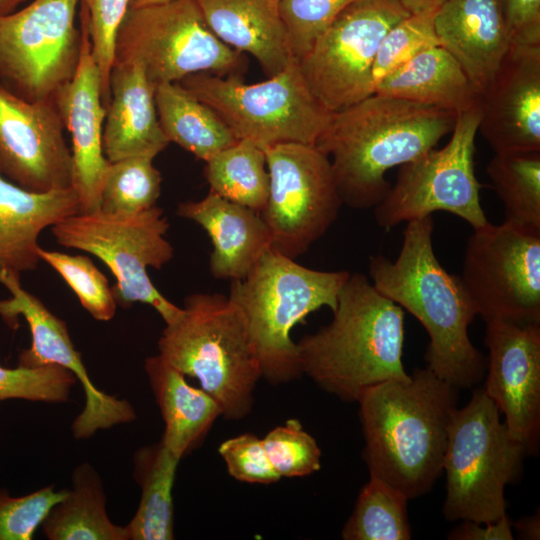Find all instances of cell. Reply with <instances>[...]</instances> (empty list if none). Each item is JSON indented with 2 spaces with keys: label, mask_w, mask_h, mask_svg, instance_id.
Listing matches in <instances>:
<instances>
[{
  "label": "cell",
  "mask_w": 540,
  "mask_h": 540,
  "mask_svg": "<svg viewBox=\"0 0 540 540\" xmlns=\"http://www.w3.org/2000/svg\"><path fill=\"white\" fill-rule=\"evenodd\" d=\"M41 525L50 540H128L126 527L108 517L102 481L88 463L75 468L72 488Z\"/></svg>",
  "instance_id": "obj_29"
},
{
  "label": "cell",
  "mask_w": 540,
  "mask_h": 540,
  "mask_svg": "<svg viewBox=\"0 0 540 540\" xmlns=\"http://www.w3.org/2000/svg\"><path fill=\"white\" fill-rule=\"evenodd\" d=\"M263 150L269 195L260 216L270 248L296 259L328 231L343 205L331 163L312 144L278 143Z\"/></svg>",
  "instance_id": "obj_12"
},
{
  "label": "cell",
  "mask_w": 540,
  "mask_h": 540,
  "mask_svg": "<svg viewBox=\"0 0 540 540\" xmlns=\"http://www.w3.org/2000/svg\"><path fill=\"white\" fill-rule=\"evenodd\" d=\"M331 322L297 344L302 374L343 401L369 388L408 380L402 356L404 310L361 273L341 288Z\"/></svg>",
  "instance_id": "obj_4"
},
{
  "label": "cell",
  "mask_w": 540,
  "mask_h": 540,
  "mask_svg": "<svg viewBox=\"0 0 540 540\" xmlns=\"http://www.w3.org/2000/svg\"><path fill=\"white\" fill-rule=\"evenodd\" d=\"M27 0H0V14H6L15 11L18 5Z\"/></svg>",
  "instance_id": "obj_47"
},
{
  "label": "cell",
  "mask_w": 540,
  "mask_h": 540,
  "mask_svg": "<svg viewBox=\"0 0 540 540\" xmlns=\"http://www.w3.org/2000/svg\"><path fill=\"white\" fill-rule=\"evenodd\" d=\"M171 0H130V8H139L145 6L159 5Z\"/></svg>",
  "instance_id": "obj_48"
},
{
  "label": "cell",
  "mask_w": 540,
  "mask_h": 540,
  "mask_svg": "<svg viewBox=\"0 0 540 540\" xmlns=\"http://www.w3.org/2000/svg\"><path fill=\"white\" fill-rule=\"evenodd\" d=\"M0 284L11 294L8 299H0L2 320L15 329L21 316L31 332V346L20 351L18 366L37 368L59 365L71 371L83 387L85 404L73 421L74 437L78 440L88 439L97 430L132 422L136 418L132 405L127 400L99 390L90 380L66 323L50 312L39 298L23 289L20 278L5 276Z\"/></svg>",
  "instance_id": "obj_16"
},
{
  "label": "cell",
  "mask_w": 540,
  "mask_h": 540,
  "mask_svg": "<svg viewBox=\"0 0 540 540\" xmlns=\"http://www.w3.org/2000/svg\"><path fill=\"white\" fill-rule=\"evenodd\" d=\"M145 371L165 424L161 442L181 460L222 416L221 408L202 388L188 384L185 375L159 354L145 360Z\"/></svg>",
  "instance_id": "obj_27"
},
{
  "label": "cell",
  "mask_w": 540,
  "mask_h": 540,
  "mask_svg": "<svg viewBox=\"0 0 540 540\" xmlns=\"http://www.w3.org/2000/svg\"><path fill=\"white\" fill-rule=\"evenodd\" d=\"M262 443L280 477H303L321 468L320 448L297 419L269 431Z\"/></svg>",
  "instance_id": "obj_39"
},
{
  "label": "cell",
  "mask_w": 540,
  "mask_h": 540,
  "mask_svg": "<svg viewBox=\"0 0 540 540\" xmlns=\"http://www.w3.org/2000/svg\"><path fill=\"white\" fill-rule=\"evenodd\" d=\"M460 279L485 322L540 324V233L505 222L473 229Z\"/></svg>",
  "instance_id": "obj_15"
},
{
  "label": "cell",
  "mask_w": 540,
  "mask_h": 540,
  "mask_svg": "<svg viewBox=\"0 0 540 540\" xmlns=\"http://www.w3.org/2000/svg\"><path fill=\"white\" fill-rule=\"evenodd\" d=\"M356 0H278L292 56L298 61L330 26L335 18Z\"/></svg>",
  "instance_id": "obj_38"
},
{
  "label": "cell",
  "mask_w": 540,
  "mask_h": 540,
  "mask_svg": "<svg viewBox=\"0 0 540 540\" xmlns=\"http://www.w3.org/2000/svg\"><path fill=\"white\" fill-rule=\"evenodd\" d=\"M155 89L141 65L113 64L103 128V151L109 162L134 156L155 158L170 143L159 123Z\"/></svg>",
  "instance_id": "obj_22"
},
{
  "label": "cell",
  "mask_w": 540,
  "mask_h": 540,
  "mask_svg": "<svg viewBox=\"0 0 540 540\" xmlns=\"http://www.w3.org/2000/svg\"><path fill=\"white\" fill-rule=\"evenodd\" d=\"M218 451L228 473L238 481L270 484L281 478L270 463L262 440L251 433L225 440Z\"/></svg>",
  "instance_id": "obj_42"
},
{
  "label": "cell",
  "mask_w": 540,
  "mask_h": 540,
  "mask_svg": "<svg viewBox=\"0 0 540 540\" xmlns=\"http://www.w3.org/2000/svg\"><path fill=\"white\" fill-rule=\"evenodd\" d=\"M115 62L141 65L155 87L195 73L242 76L247 69L243 53L216 37L193 0L129 8L117 34Z\"/></svg>",
  "instance_id": "obj_10"
},
{
  "label": "cell",
  "mask_w": 540,
  "mask_h": 540,
  "mask_svg": "<svg viewBox=\"0 0 540 540\" xmlns=\"http://www.w3.org/2000/svg\"><path fill=\"white\" fill-rule=\"evenodd\" d=\"M479 110L478 132L495 153L540 151V45L511 43Z\"/></svg>",
  "instance_id": "obj_20"
},
{
  "label": "cell",
  "mask_w": 540,
  "mask_h": 540,
  "mask_svg": "<svg viewBox=\"0 0 540 540\" xmlns=\"http://www.w3.org/2000/svg\"><path fill=\"white\" fill-rule=\"evenodd\" d=\"M158 350L171 366L199 381L223 417L249 414L261 370L243 315L228 296L188 295L179 317L164 328Z\"/></svg>",
  "instance_id": "obj_6"
},
{
  "label": "cell",
  "mask_w": 540,
  "mask_h": 540,
  "mask_svg": "<svg viewBox=\"0 0 540 540\" xmlns=\"http://www.w3.org/2000/svg\"><path fill=\"white\" fill-rule=\"evenodd\" d=\"M349 275L311 269L268 248L244 279L231 281L228 297L243 315L264 379L282 384L303 375L291 330L322 307L334 311Z\"/></svg>",
  "instance_id": "obj_5"
},
{
  "label": "cell",
  "mask_w": 540,
  "mask_h": 540,
  "mask_svg": "<svg viewBox=\"0 0 540 540\" xmlns=\"http://www.w3.org/2000/svg\"><path fill=\"white\" fill-rule=\"evenodd\" d=\"M479 107L457 114L448 143L401 166L395 184L374 207L377 224L385 230L436 211L456 215L477 229L489 221L480 202L475 176V138Z\"/></svg>",
  "instance_id": "obj_11"
},
{
  "label": "cell",
  "mask_w": 540,
  "mask_h": 540,
  "mask_svg": "<svg viewBox=\"0 0 540 540\" xmlns=\"http://www.w3.org/2000/svg\"><path fill=\"white\" fill-rule=\"evenodd\" d=\"M374 93L437 107L456 114L479 107L480 92L457 60L440 44L430 45L382 78Z\"/></svg>",
  "instance_id": "obj_26"
},
{
  "label": "cell",
  "mask_w": 540,
  "mask_h": 540,
  "mask_svg": "<svg viewBox=\"0 0 540 540\" xmlns=\"http://www.w3.org/2000/svg\"><path fill=\"white\" fill-rule=\"evenodd\" d=\"M41 261L51 266L68 284L79 299L81 306L96 320H111L117 308L106 276L84 255L37 250Z\"/></svg>",
  "instance_id": "obj_35"
},
{
  "label": "cell",
  "mask_w": 540,
  "mask_h": 540,
  "mask_svg": "<svg viewBox=\"0 0 540 540\" xmlns=\"http://www.w3.org/2000/svg\"><path fill=\"white\" fill-rule=\"evenodd\" d=\"M67 489L46 486L24 496H11L0 489V540H31L50 509L61 501Z\"/></svg>",
  "instance_id": "obj_41"
},
{
  "label": "cell",
  "mask_w": 540,
  "mask_h": 540,
  "mask_svg": "<svg viewBox=\"0 0 540 540\" xmlns=\"http://www.w3.org/2000/svg\"><path fill=\"white\" fill-rule=\"evenodd\" d=\"M155 104L168 141L198 159L206 162L238 141L217 113L179 82L158 85Z\"/></svg>",
  "instance_id": "obj_28"
},
{
  "label": "cell",
  "mask_w": 540,
  "mask_h": 540,
  "mask_svg": "<svg viewBox=\"0 0 540 540\" xmlns=\"http://www.w3.org/2000/svg\"><path fill=\"white\" fill-rule=\"evenodd\" d=\"M485 345L489 356L482 389L529 453L540 431V324L486 322Z\"/></svg>",
  "instance_id": "obj_18"
},
{
  "label": "cell",
  "mask_w": 540,
  "mask_h": 540,
  "mask_svg": "<svg viewBox=\"0 0 540 540\" xmlns=\"http://www.w3.org/2000/svg\"><path fill=\"white\" fill-rule=\"evenodd\" d=\"M54 99L26 100L0 82V173L32 192L71 187V149Z\"/></svg>",
  "instance_id": "obj_17"
},
{
  "label": "cell",
  "mask_w": 540,
  "mask_h": 540,
  "mask_svg": "<svg viewBox=\"0 0 540 540\" xmlns=\"http://www.w3.org/2000/svg\"><path fill=\"white\" fill-rule=\"evenodd\" d=\"M76 381L71 371L55 364L37 368L0 365V401L66 402Z\"/></svg>",
  "instance_id": "obj_37"
},
{
  "label": "cell",
  "mask_w": 540,
  "mask_h": 540,
  "mask_svg": "<svg viewBox=\"0 0 540 540\" xmlns=\"http://www.w3.org/2000/svg\"><path fill=\"white\" fill-rule=\"evenodd\" d=\"M79 212L72 187L32 192L0 173V280L35 270L41 261L37 253L41 232Z\"/></svg>",
  "instance_id": "obj_23"
},
{
  "label": "cell",
  "mask_w": 540,
  "mask_h": 540,
  "mask_svg": "<svg viewBox=\"0 0 540 540\" xmlns=\"http://www.w3.org/2000/svg\"><path fill=\"white\" fill-rule=\"evenodd\" d=\"M209 29L229 47L253 56L274 76L295 59L276 0H193Z\"/></svg>",
  "instance_id": "obj_25"
},
{
  "label": "cell",
  "mask_w": 540,
  "mask_h": 540,
  "mask_svg": "<svg viewBox=\"0 0 540 540\" xmlns=\"http://www.w3.org/2000/svg\"><path fill=\"white\" fill-rule=\"evenodd\" d=\"M177 215L194 221L212 242L210 272L216 279L242 280L270 248L260 214L211 191L198 201L178 205Z\"/></svg>",
  "instance_id": "obj_24"
},
{
  "label": "cell",
  "mask_w": 540,
  "mask_h": 540,
  "mask_svg": "<svg viewBox=\"0 0 540 540\" xmlns=\"http://www.w3.org/2000/svg\"><path fill=\"white\" fill-rule=\"evenodd\" d=\"M407 496L389 483L370 476L353 513L344 525V540H409Z\"/></svg>",
  "instance_id": "obj_33"
},
{
  "label": "cell",
  "mask_w": 540,
  "mask_h": 540,
  "mask_svg": "<svg viewBox=\"0 0 540 540\" xmlns=\"http://www.w3.org/2000/svg\"><path fill=\"white\" fill-rule=\"evenodd\" d=\"M539 514L529 516L519 520L515 524V528L519 533V536L525 539H539L540 526H539Z\"/></svg>",
  "instance_id": "obj_45"
},
{
  "label": "cell",
  "mask_w": 540,
  "mask_h": 540,
  "mask_svg": "<svg viewBox=\"0 0 540 540\" xmlns=\"http://www.w3.org/2000/svg\"><path fill=\"white\" fill-rule=\"evenodd\" d=\"M410 14L436 10L445 0H395Z\"/></svg>",
  "instance_id": "obj_46"
},
{
  "label": "cell",
  "mask_w": 540,
  "mask_h": 540,
  "mask_svg": "<svg viewBox=\"0 0 540 540\" xmlns=\"http://www.w3.org/2000/svg\"><path fill=\"white\" fill-rule=\"evenodd\" d=\"M527 448L515 440L483 389L456 408L443 459L448 521L490 523L506 514L505 487L520 472Z\"/></svg>",
  "instance_id": "obj_7"
},
{
  "label": "cell",
  "mask_w": 540,
  "mask_h": 540,
  "mask_svg": "<svg viewBox=\"0 0 540 540\" xmlns=\"http://www.w3.org/2000/svg\"><path fill=\"white\" fill-rule=\"evenodd\" d=\"M512 44L540 45V0H500Z\"/></svg>",
  "instance_id": "obj_43"
},
{
  "label": "cell",
  "mask_w": 540,
  "mask_h": 540,
  "mask_svg": "<svg viewBox=\"0 0 540 540\" xmlns=\"http://www.w3.org/2000/svg\"><path fill=\"white\" fill-rule=\"evenodd\" d=\"M80 6L86 13L92 53L100 73L102 99L107 108L116 38L130 0H80Z\"/></svg>",
  "instance_id": "obj_40"
},
{
  "label": "cell",
  "mask_w": 540,
  "mask_h": 540,
  "mask_svg": "<svg viewBox=\"0 0 540 540\" xmlns=\"http://www.w3.org/2000/svg\"><path fill=\"white\" fill-rule=\"evenodd\" d=\"M81 50L72 79L54 100L64 128L71 138L72 179L79 213L100 210L101 192L110 162L103 151L106 107L102 99L100 73L92 53L87 17L80 6Z\"/></svg>",
  "instance_id": "obj_19"
},
{
  "label": "cell",
  "mask_w": 540,
  "mask_h": 540,
  "mask_svg": "<svg viewBox=\"0 0 540 540\" xmlns=\"http://www.w3.org/2000/svg\"><path fill=\"white\" fill-rule=\"evenodd\" d=\"M409 15L395 0H356L298 60L308 89L329 112L374 93L372 68L379 45Z\"/></svg>",
  "instance_id": "obj_14"
},
{
  "label": "cell",
  "mask_w": 540,
  "mask_h": 540,
  "mask_svg": "<svg viewBox=\"0 0 540 540\" xmlns=\"http://www.w3.org/2000/svg\"><path fill=\"white\" fill-rule=\"evenodd\" d=\"M276 1H278V0H276Z\"/></svg>",
  "instance_id": "obj_49"
},
{
  "label": "cell",
  "mask_w": 540,
  "mask_h": 540,
  "mask_svg": "<svg viewBox=\"0 0 540 540\" xmlns=\"http://www.w3.org/2000/svg\"><path fill=\"white\" fill-rule=\"evenodd\" d=\"M179 83L214 110L238 140L261 148L278 143L315 145L329 112L310 92L293 59L267 80L246 84L241 75L191 74Z\"/></svg>",
  "instance_id": "obj_8"
},
{
  "label": "cell",
  "mask_w": 540,
  "mask_h": 540,
  "mask_svg": "<svg viewBox=\"0 0 540 540\" xmlns=\"http://www.w3.org/2000/svg\"><path fill=\"white\" fill-rule=\"evenodd\" d=\"M457 392L427 367L367 389L357 402L369 475L408 499L429 492L443 472Z\"/></svg>",
  "instance_id": "obj_3"
},
{
  "label": "cell",
  "mask_w": 540,
  "mask_h": 540,
  "mask_svg": "<svg viewBox=\"0 0 540 540\" xmlns=\"http://www.w3.org/2000/svg\"><path fill=\"white\" fill-rule=\"evenodd\" d=\"M179 461L161 441L134 454V476L141 487V498L125 526L128 540L174 539L172 490Z\"/></svg>",
  "instance_id": "obj_30"
},
{
  "label": "cell",
  "mask_w": 540,
  "mask_h": 540,
  "mask_svg": "<svg viewBox=\"0 0 540 540\" xmlns=\"http://www.w3.org/2000/svg\"><path fill=\"white\" fill-rule=\"evenodd\" d=\"M453 540H512L511 523L505 514L497 521L477 523L462 521L449 535Z\"/></svg>",
  "instance_id": "obj_44"
},
{
  "label": "cell",
  "mask_w": 540,
  "mask_h": 540,
  "mask_svg": "<svg viewBox=\"0 0 540 540\" xmlns=\"http://www.w3.org/2000/svg\"><path fill=\"white\" fill-rule=\"evenodd\" d=\"M433 231L432 215L407 222L397 258L370 256L369 275L382 295L426 330L427 368L458 390L470 388L483 378L487 363L468 335L477 312L460 276L448 273L437 259Z\"/></svg>",
  "instance_id": "obj_2"
},
{
  "label": "cell",
  "mask_w": 540,
  "mask_h": 540,
  "mask_svg": "<svg viewBox=\"0 0 540 540\" xmlns=\"http://www.w3.org/2000/svg\"><path fill=\"white\" fill-rule=\"evenodd\" d=\"M433 23L439 44L481 94L511 45L500 0H445Z\"/></svg>",
  "instance_id": "obj_21"
},
{
  "label": "cell",
  "mask_w": 540,
  "mask_h": 540,
  "mask_svg": "<svg viewBox=\"0 0 540 540\" xmlns=\"http://www.w3.org/2000/svg\"><path fill=\"white\" fill-rule=\"evenodd\" d=\"M210 191L261 213L269 195V173L263 148L238 140L205 162Z\"/></svg>",
  "instance_id": "obj_31"
},
{
  "label": "cell",
  "mask_w": 540,
  "mask_h": 540,
  "mask_svg": "<svg viewBox=\"0 0 540 540\" xmlns=\"http://www.w3.org/2000/svg\"><path fill=\"white\" fill-rule=\"evenodd\" d=\"M504 221L540 233V151L495 153L486 167Z\"/></svg>",
  "instance_id": "obj_32"
},
{
  "label": "cell",
  "mask_w": 540,
  "mask_h": 540,
  "mask_svg": "<svg viewBox=\"0 0 540 540\" xmlns=\"http://www.w3.org/2000/svg\"><path fill=\"white\" fill-rule=\"evenodd\" d=\"M80 0H33L0 14V82L30 100L54 99L80 58Z\"/></svg>",
  "instance_id": "obj_13"
},
{
  "label": "cell",
  "mask_w": 540,
  "mask_h": 540,
  "mask_svg": "<svg viewBox=\"0 0 540 540\" xmlns=\"http://www.w3.org/2000/svg\"><path fill=\"white\" fill-rule=\"evenodd\" d=\"M434 11L410 14L383 37L372 68V82L376 84L424 48L439 44L434 30Z\"/></svg>",
  "instance_id": "obj_36"
},
{
  "label": "cell",
  "mask_w": 540,
  "mask_h": 540,
  "mask_svg": "<svg viewBox=\"0 0 540 540\" xmlns=\"http://www.w3.org/2000/svg\"><path fill=\"white\" fill-rule=\"evenodd\" d=\"M168 229V219L156 205L134 214L76 213L53 225L51 232L58 244L90 253L110 269L117 305H150L167 325L182 308L162 295L147 270H160L173 258L174 248L165 237Z\"/></svg>",
  "instance_id": "obj_9"
},
{
  "label": "cell",
  "mask_w": 540,
  "mask_h": 540,
  "mask_svg": "<svg viewBox=\"0 0 540 540\" xmlns=\"http://www.w3.org/2000/svg\"><path fill=\"white\" fill-rule=\"evenodd\" d=\"M150 156L110 162L101 192L100 210L134 214L156 206L162 177Z\"/></svg>",
  "instance_id": "obj_34"
},
{
  "label": "cell",
  "mask_w": 540,
  "mask_h": 540,
  "mask_svg": "<svg viewBox=\"0 0 540 540\" xmlns=\"http://www.w3.org/2000/svg\"><path fill=\"white\" fill-rule=\"evenodd\" d=\"M456 118L453 111L373 93L332 113L315 146L330 160L342 203L364 210L387 195L386 172L435 148Z\"/></svg>",
  "instance_id": "obj_1"
}]
</instances>
